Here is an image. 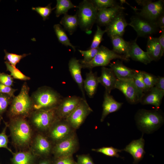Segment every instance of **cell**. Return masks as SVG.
Returning <instances> with one entry per match:
<instances>
[{"instance_id": "obj_1", "label": "cell", "mask_w": 164, "mask_h": 164, "mask_svg": "<svg viewBox=\"0 0 164 164\" xmlns=\"http://www.w3.org/2000/svg\"><path fill=\"white\" fill-rule=\"evenodd\" d=\"M10 119L7 125L13 143L18 148L28 147L32 139V131L30 124L25 118L18 117Z\"/></svg>"}, {"instance_id": "obj_2", "label": "cell", "mask_w": 164, "mask_h": 164, "mask_svg": "<svg viewBox=\"0 0 164 164\" xmlns=\"http://www.w3.org/2000/svg\"><path fill=\"white\" fill-rule=\"evenodd\" d=\"M138 128L143 133L151 134L159 128L164 121V116L159 109H140L135 117Z\"/></svg>"}, {"instance_id": "obj_3", "label": "cell", "mask_w": 164, "mask_h": 164, "mask_svg": "<svg viewBox=\"0 0 164 164\" xmlns=\"http://www.w3.org/2000/svg\"><path fill=\"white\" fill-rule=\"evenodd\" d=\"M29 89L26 83H25L19 94L12 99L8 112L10 118L18 117L26 118L32 112L33 104L29 95Z\"/></svg>"}, {"instance_id": "obj_4", "label": "cell", "mask_w": 164, "mask_h": 164, "mask_svg": "<svg viewBox=\"0 0 164 164\" xmlns=\"http://www.w3.org/2000/svg\"><path fill=\"white\" fill-rule=\"evenodd\" d=\"M31 98L33 109L36 111L56 108L63 98L54 90L45 87L37 90Z\"/></svg>"}, {"instance_id": "obj_5", "label": "cell", "mask_w": 164, "mask_h": 164, "mask_svg": "<svg viewBox=\"0 0 164 164\" xmlns=\"http://www.w3.org/2000/svg\"><path fill=\"white\" fill-rule=\"evenodd\" d=\"M76 14L79 26L82 30H91L96 22L97 9L91 0H84L78 6Z\"/></svg>"}, {"instance_id": "obj_6", "label": "cell", "mask_w": 164, "mask_h": 164, "mask_svg": "<svg viewBox=\"0 0 164 164\" xmlns=\"http://www.w3.org/2000/svg\"><path fill=\"white\" fill-rule=\"evenodd\" d=\"M115 59L125 61L129 60L125 56L115 53L112 50L101 46L99 47L97 53L91 60L88 62H84L81 60L79 61L82 68L88 69L90 70L96 67L107 66L110 63L111 60Z\"/></svg>"}, {"instance_id": "obj_7", "label": "cell", "mask_w": 164, "mask_h": 164, "mask_svg": "<svg viewBox=\"0 0 164 164\" xmlns=\"http://www.w3.org/2000/svg\"><path fill=\"white\" fill-rule=\"evenodd\" d=\"M30 116L32 124L37 129L47 133L59 119L56 114V108L34 111Z\"/></svg>"}, {"instance_id": "obj_8", "label": "cell", "mask_w": 164, "mask_h": 164, "mask_svg": "<svg viewBox=\"0 0 164 164\" xmlns=\"http://www.w3.org/2000/svg\"><path fill=\"white\" fill-rule=\"evenodd\" d=\"M115 88L122 92L131 104L140 102L144 94L136 86L132 78L117 79Z\"/></svg>"}, {"instance_id": "obj_9", "label": "cell", "mask_w": 164, "mask_h": 164, "mask_svg": "<svg viewBox=\"0 0 164 164\" xmlns=\"http://www.w3.org/2000/svg\"><path fill=\"white\" fill-rule=\"evenodd\" d=\"M138 5L142 6L137 15L151 22H155L157 19L164 13V1L152 2L149 0H136Z\"/></svg>"}, {"instance_id": "obj_10", "label": "cell", "mask_w": 164, "mask_h": 164, "mask_svg": "<svg viewBox=\"0 0 164 164\" xmlns=\"http://www.w3.org/2000/svg\"><path fill=\"white\" fill-rule=\"evenodd\" d=\"M79 142L76 134H73L54 144L52 153L55 158L73 156L78 150Z\"/></svg>"}, {"instance_id": "obj_11", "label": "cell", "mask_w": 164, "mask_h": 164, "mask_svg": "<svg viewBox=\"0 0 164 164\" xmlns=\"http://www.w3.org/2000/svg\"><path fill=\"white\" fill-rule=\"evenodd\" d=\"M66 119H58L48 132V138L55 144L75 132Z\"/></svg>"}, {"instance_id": "obj_12", "label": "cell", "mask_w": 164, "mask_h": 164, "mask_svg": "<svg viewBox=\"0 0 164 164\" xmlns=\"http://www.w3.org/2000/svg\"><path fill=\"white\" fill-rule=\"evenodd\" d=\"M92 111L86 99L83 98L77 108L66 120L76 130L80 127L87 116Z\"/></svg>"}, {"instance_id": "obj_13", "label": "cell", "mask_w": 164, "mask_h": 164, "mask_svg": "<svg viewBox=\"0 0 164 164\" xmlns=\"http://www.w3.org/2000/svg\"><path fill=\"white\" fill-rule=\"evenodd\" d=\"M129 26L132 27L138 36H149L156 33L159 28L156 24L137 15L131 18Z\"/></svg>"}, {"instance_id": "obj_14", "label": "cell", "mask_w": 164, "mask_h": 164, "mask_svg": "<svg viewBox=\"0 0 164 164\" xmlns=\"http://www.w3.org/2000/svg\"><path fill=\"white\" fill-rule=\"evenodd\" d=\"M83 99V97L75 95L63 98L56 108L58 118L66 119L77 108Z\"/></svg>"}, {"instance_id": "obj_15", "label": "cell", "mask_w": 164, "mask_h": 164, "mask_svg": "<svg viewBox=\"0 0 164 164\" xmlns=\"http://www.w3.org/2000/svg\"><path fill=\"white\" fill-rule=\"evenodd\" d=\"M125 18L123 11L118 13L106 26L105 30L111 38L115 36L122 37L125 31L126 27L129 25Z\"/></svg>"}, {"instance_id": "obj_16", "label": "cell", "mask_w": 164, "mask_h": 164, "mask_svg": "<svg viewBox=\"0 0 164 164\" xmlns=\"http://www.w3.org/2000/svg\"><path fill=\"white\" fill-rule=\"evenodd\" d=\"M53 146L52 142L48 137L39 134L33 141L32 153L36 155L47 157L52 153Z\"/></svg>"}, {"instance_id": "obj_17", "label": "cell", "mask_w": 164, "mask_h": 164, "mask_svg": "<svg viewBox=\"0 0 164 164\" xmlns=\"http://www.w3.org/2000/svg\"><path fill=\"white\" fill-rule=\"evenodd\" d=\"M125 8L121 3L109 8L101 9L97 11L96 22L99 26H106Z\"/></svg>"}, {"instance_id": "obj_18", "label": "cell", "mask_w": 164, "mask_h": 164, "mask_svg": "<svg viewBox=\"0 0 164 164\" xmlns=\"http://www.w3.org/2000/svg\"><path fill=\"white\" fill-rule=\"evenodd\" d=\"M145 144L143 134L139 139L131 142L122 151L130 154L134 159L133 163L137 164L142 159L145 153L144 150Z\"/></svg>"}, {"instance_id": "obj_19", "label": "cell", "mask_w": 164, "mask_h": 164, "mask_svg": "<svg viewBox=\"0 0 164 164\" xmlns=\"http://www.w3.org/2000/svg\"><path fill=\"white\" fill-rule=\"evenodd\" d=\"M164 96V91L153 87L144 93L140 102L143 105H154L156 109H159Z\"/></svg>"}, {"instance_id": "obj_20", "label": "cell", "mask_w": 164, "mask_h": 164, "mask_svg": "<svg viewBox=\"0 0 164 164\" xmlns=\"http://www.w3.org/2000/svg\"><path fill=\"white\" fill-rule=\"evenodd\" d=\"M68 67L72 78L77 84L82 92L83 98L86 99L83 86L84 80L81 73V70L82 67L79 60L75 57L71 58L69 62Z\"/></svg>"}, {"instance_id": "obj_21", "label": "cell", "mask_w": 164, "mask_h": 164, "mask_svg": "<svg viewBox=\"0 0 164 164\" xmlns=\"http://www.w3.org/2000/svg\"><path fill=\"white\" fill-rule=\"evenodd\" d=\"M117 78L110 68L105 67L101 68V74L98 77L99 83L105 88V91L110 94L111 91L115 89Z\"/></svg>"}, {"instance_id": "obj_22", "label": "cell", "mask_w": 164, "mask_h": 164, "mask_svg": "<svg viewBox=\"0 0 164 164\" xmlns=\"http://www.w3.org/2000/svg\"><path fill=\"white\" fill-rule=\"evenodd\" d=\"M123 104L122 103L116 101L110 94H109L105 91L102 105L103 111L101 121L103 122L109 114L119 110Z\"/></svg>"}, {"instance_id": "obj_23", "label": "cell", "mask_w": 164, "mask_h": 164, "mask_svg": "<svg viewBox=\"0 0 164 164\" xmlns=\"http://www.w3.org/2000/svg\"><path fill=\"white\" fill-rule=\"evenodd\" d=\"M109 66L117 79L132 78L136 71L127 67L124 65L122 61L118 60L110 63Z\"/></svg>"}, {"instance_id": "obj_24", "label": "cell", "mask_w": 164, "mask_h": 164, "mask_svg": "<svg viewBox=\"0 0 164 164\" xmlns=\"http://www.w3.org/2000/svg\"><path fill=\"white\" fill-rule=\"evenodd\" d=\"M146 50L152 61L159 60L163 56L164 53L159 43L158 38L151 36L148 37Z\"/></svg>"}, {"instance_id": "obj_25", "label": "cell", "mask_w": 164, "mask_h": 164, "mask_svg": "<svg viewBox=\"0 0 164 164\" xmlns=\"http://www.w3.org/2000/svg\"><path fill=\"white\" fill-rule=\"evenodd\" d=\"M136 40L130 42L129 57L133 60L139 61L145 64L151 62L146 52L143 51L137 44Z\"/></svg>"}, {"instance_id": "obj_26", "label": "cell", "mask_w": 164, "mask_h": 164, "mask_svg": "<svg viewBox=\"0 0 164 164\" xmlns=\"http://www.w3.org/2000/svg\"><path fill=\"white\" fill-rule=\"evenodd\" d=\"M98 77L96 73L92 70L86 74V78L83 81L84 88L88 96L92 98L96 94L98 84Z\"/></svg>"}, {"instance_id": "obj_27", "label": "cell", "mask_w": 164, "mask_h": 164, "mask_svg": "<svg viewBox=\"0 0 164 164\" xmlns=\"http://www.w3.org/2000/svg\"><path fill=\"white\" fill-rule=\"evenodd\" d=\"M111 39L113 46L112 50L115 53L129 59L130 42L126 41L119 36H115Z\"/></svg>"}, {"instance_id": "obj_28", "label": "cell", "mask_w": 164, "mask_h": 164, "mask_svg": "<svg viewBox=\"0 0 164 164\" xmlns=\"http://www.w3.org/2000/svg\"><path fill=\"white\" fill-rule=\"evenodd\" d=\"M12 164H34L36 155L29 151H20L13 154Z\"/></svg>"}, {"instance_id": "obj_29", "label": "cell", "mask_w": 164, "mask_h": 164, "mask_svg": "<svg viewBox=\"0 0 164 164\" xmlns=\"http://www.w3.org/2000/svg\"><path fill=\"white\" fill-rule=\"evenodd\" d=\"M64 29L66 30L70 35H72L79 26V22L76 14L71 15L67 13L64 15L60 22Z\"/></svg>"}, {"instance_id": "obj_30", "label": "cell", "mask_w": 164, "mask_h": 164, "mask_svg": "<svg viewBox=\"0 0 164 164\" xmlns=\"http://www.w3.org/2000/svg\"><path fill=\"white\" fill-rule=\"evenodd\" d=\"M53 28L59 41L65 46L71 47L74 51H75V46L71 43L64 29L62 26L59 24H56L54 25Z\"/></svg>"}, {"instance_id": "obj_31", "label": "cell", "mask_w": 164, "mask_h": 164, "mask_svg": "<svg viewBox=\"0 0 164 164\" xmlns=\"http://www.w3.org/2000/svg\"><path fill=\"white\" fill-rule=\"evenodd\" d=\"M56 2L55 13L57 17H59L62 14H67L68 10L71 9L78 7L73 4L70 0H57Z\"/></svg>"}, {"instance_id": "obj_32", "label": "cell", "mask_w": 164, "mask_h": 164, "mask_svg": "<svg viewBox=\"0 0 164 164\" xmlns=\"http://www.w3.org/2000/svg\"><path fill=\"white\" fill-rule=\"evenodd\" d=\"M92 151L102 153L108 156L118 158L120 157L118 153L121 152L122 150L111 146L103 147L97 149H93Z\"/></svg>"}, {"instance_id": "obj_33", "label": "cell", "mask_w": 164, "mask_h": 164, "mask_svg": "<svg viewBox=\"0 0 164 164\" xmlns=\"http://www.w3.org/2000/svg\"><path fill=\"white\" fill-rule=\"evenodd\" d=\"M5 63L7 70L10 72V75L13 78L22 80H30L29 77L26 76L15 67L12 66L6 61L5 62Z\"/></svg>"}, {"instance_id": "obj_34", "label": "cell", "mask_w": 164, "mask_h": 164, "mask_svg": "<svg viewBox=\"0 0 164 164\" xmlns=\"http://www.w3.org/2000/svg\"><path fill=\"white\" fill-rule=\"evenodd\" d=\"M132 78L136 86L143 93L147 92L149 90L147 88L143 82L142 71L136 70Z\"/></svg>"}, {"instance_id": "obj_35", "label": "cell", "mask_w": 164, "mask_h": 164, "mask_svg": "<svg viewBox=\"0 0 164 164\" xmlns=\"http://www.w3.org/2000/svg\"><path fill=\"white\" fill-rule=\"evenodd\" d=\"M105 33H106L105 31L102 30L100 26L97 25L96 31L94 35L91 44L89 49L99 47L100 44L103 40V36Z\"/></svg>"}, {"instance_id": "obj_36", "label": "cell", "mask_w": 164, "mask_h": 164, "mask_svg": "<svg viewBox=\"0 0 164 164\" xmlns=\"http://www.w3.org/2000/svg\"><path fill=\"white\" fill-rule=\"evenodd\" d=\"M4 51L5 53V60H6V61L14 67H15L17 64L19 63L22 59L28 55L26 54L18 55L8 53L6 50Z\"/></svg>"}, {"instance_id": "obj_37", "label": "cell", "mask_w": 164, "mask_h": 164, "mask_svg": "<svg viewBox=\"0 0 164 164\" xmlns=\"http://www.w3.org/2000/svg\"><path fill=\"white\" fill-rule=\"evenodd\" d=\"M97 10L114 6L118 3L114 0H91Z\"/></svg>"}, {"instance_id": "obj_38", "label": "cell", "mask_w": 164, "mask_h": 164, "mask_svg": "<svg viewBox=\"0 0 164 164\" xmlns=\"http://www.w3.org/2000/svg\"><path fill=\"white\" fill-rule=\"evenodd\" d=\"M55 8V7L52 9L51 4H50L45 7L38 6L32 7V9L36 11L43 18V20L45 21L48 18L52 11Z\"/></svg>"}, {"instance_id": "obj_39", "label": "cell", "mask_w": 164, "mask_h": 164, "mask_svg": "<svg viewBox=\"0 0 164 164\" xmlns=\"http://www.w3.org/2000/svg\"><path fill=\"white\" fill-rule=\"evenodd\" d=\"M142 75L144 83L149 90L154 87L157 77L144 71H142Z\"/></svg>"}, {"instance_id": "obj_40", "label": "cell", "mask_w": 164, "mask_h": 164, "mask_svg": "<svg viewBox=\"0 0 164 164\" xmlns=\"http://www.w3.org/2000/svg\"><path fill=\"white\" fill-rule=\"evenodd\" d=\"M12 98L7 94L0 93V116H1L10 104Z\"/></svg>"}, {"instance_id": "obj_41", "label": "cell", "mask_w": 164, "mask_h": 164, "mask_svg": "<svg viewBox=\"0 0 164 164\" xmlns=\"http://www.w3.org/2000/svg\"><path fill=\"white\" fill-rule=\"evenodd\" d=\"M99 49V47L96 48L89 49L86 50H78V51L84 57V59L81 60L85 62L90 61L97 54Z\"/></svg>"}, {"instance_id": "obj_42", "label": "cell", "mask_w": 164, "mask_h": 164, "mask_svg": "<svg viewBox=\"0 0 164 164\" xmlns=\"http://www.w3.org/2000/svg\"><path fill=\"white\" fill-rule=\"evenodd\" d=\"M5 126L0 133V148H5L13 154L14 153L8 147V136L6 134V130L8 127L7 123L5 122Z\"/></svg>"}, {"instance_id": "obj_43", "label": "cell", "mask_w": 164, "mask_h": 164, "mask_svg": "<svg viewBox=\"0 0 164 164\" xmlns=\"http://www.w3.org/2000/svg\"><path fill=\"white\" fill-rule=\"evenodd\" d=\"M53 164H77L73 156L55 158Z\"/></svg>"}, {"instance_id": "obj_44", "label": "cell", "mask_w": 164, "mask_h": 164, "mask_svg": "<svg viewBox=\"0 0 164 164\" xmlns=\"http://www.w3.org/2000/svg\"><path fill=\"white\" fill-rule=\"evenodd\" d=\"M77 164H94L89 154L78 155H76Z\"/></svg>"}, {"instance_id": "obj_45", "label": "cell", "mask_w": 164, "mask_h": 164, "mask_svg": "<svg viewBox=\"0 0 164 164\" xmlns=\"http://www.w3.org/2000/svg\"><path fill=\"white\" fill-rule=\"evenodd\" d=\"M0 83L5 85L11 86L13 85V78L5 73H0Z\"/></svg>"}, {"instance_id": "obj_46", "label": "cell", "mask_w": 164, "mask_h": 164, "mask_svg": "<svg viewBox=\"0 0 164 164\" xmlns=\"http://www.w3.org/2000/svg\"><path fill=\"white\" fill-rule=\"evenodd\" d=\"M17 90L11 86L3 84L0 83V93L6 94L13 98L15 96L14 94Z\"/></svg>"}, {"instance_id": "obj_47", "label": "cell", "mask_w": 164, "mask_h": 164, "mask_svg": "<svg viewBox=\"0 0 164 164\" xmlns=\"http://www.w3.org/2000/svg\"><path fill=\"white\" fill-rule=\"evenodd\" d=\"M154 87L160 90L164 91V77L158 76L157 77Z\"/></svg>"}, {"instance_id": "obj_48", "label": "cell", "mask_w": 164, "mask_h": 164, "mask_svg": "<svg viewBox=\"0 0 164 164\" xmlns=\"http://www.w3.org/2000/svg\"><path fill=\"white\" fill-rule=\"evenodd\" d=\"M155 23L161 30L164 29V13L159 16Z\"/></svg>"}, {"instance_id": "obj_49", "label": "cell", "mask_w": 164, "mask_h": 164, "mask_svg": "<svg viewBox=\"0 0 164 164\" xmlns=\"http://www.w3.org/2000/svg\"><path fill=\"white\" fill-rule=\"evenodd\" d=\"M162 33L160 36L158 38L159 43L164 52V29L161 30Z\"/></svg>"}, {"instance_id": "obj_50", "label": "cell", "mask_w": 164, "mask_h": 164, "mask_svg": "<svg viewBox=\"0 0 164 164\" xmlns=\"http://www.w3.org/2000/svg\"><path fill=\"white\" fill-rule=\"evenodd\" d=\"M38 164H53V163L50 160L46 158L41 160Z\"/></svg>"}, {"instance_id": "obj_51", "label": "cell", "mask_w": 164, "mask_h": 164, "mask_svg": "<svg viewBox=\"0 0 164 164\" xmlns=\"http://www.w3.org/2000/svg\"><path fill=\"white\" fill-rule=\"evenodd\" d=\"M2 119V117L1 116H0V125L1 121Z\"/></svg>"}]
</instances>
